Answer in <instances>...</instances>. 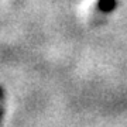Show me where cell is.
<instances>
[{"instance_id": "6da1fadb", "label": "cell", "mask_w": 127, "mask_h": 127, "mask_svg": "<svg viewBox=\"0 0 127 127\" xmlns=\"http://www.w3.org/2000/svg\"><path fill=\"white\" fill-rule=\"evenodd\" d=\"M117 7V0H97V9L102 13H112Z\"/></svg>"}]
</instances>
